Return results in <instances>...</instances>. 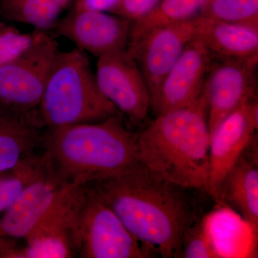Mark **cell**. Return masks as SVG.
<instances>
[{"label": "cell", "instance_id": "1", "mask_svg": "<svg viewBox=\"0 0 258 258\" xmlns=\"http://www.w3.org/2000/svg\"><path fill=\"white\" fill-rule=\"evenodd\" d=\"M154 254L180 257L186 231L200 220L191 189L169 182L142 163L87 184Z\"/></svg>", "mask_w": 258, "mask_h": 258}, {"label": "cell", "instance_id": "2", "mask_svg": "<svg viewBox=\"0 0 258 258\" xmlns=\"http://www.w3.org/2000/svg\"><path fill=\"white\" fill-rule=\"evenodd\" d=\"M139 161L181 187L208 193L210 133L205 87L191 104L158 114L136 132Z\"/></svg>", "mask_w": 258, "mask_h": 258}, {"label": "cell", "instance_id": "3", "mask_svg": "<svg viewBox=\"0 0 258 258\" xmlns=\"http://www.w3.org/2000/svg\"><path fill=\"white\" fill-rule=\"evenodd\" d=\"M42 146L47 168L61 184L87 185L140 162L137 134L122 113L98 123L47 128Z\"/></svg>", "mask_w": 258, "mask_h": 258}, {"label": "cell", "instance_id": "4", "mask_svg": "<svg viewBox=\"0 0 258 258\" xmlns=\"http://www.w3.org/2000/svg\"><path fill=\"white\" fill-rule=\"evenodd\" d=\"M38 107L47 128L98 123L121 113L101 92L86 52L78 47L59 52Z\"/></svg>", "mask_w": 258, "mask_h": 258}, {"label": "cell", "instance_id": "5", "mask_svg": "<svg viewBox=\"0 0 258 258\" xmlns=\"http://www.w3.org/2000/svg\"><path fill=\"white\" fill-rule=\"evenodd\" d=\"M75 251L85 258H146L154 254L87 185L78 188L71 228Z\"/></svg>", "mask_w": 258, "mask_h": 258}, {"label": "cell", "instance_id": "6", "mask_svg": "<svg viewBox=\"0 0 258 258\" xmlns=\"http://www.w3.org/2000/svg\"><path fill=\"white\" fill-rule=\"evenodd\" d=\"M78 187L61 184L47 166L5 211L0 220V236L26 240L40 231L70 228Z\"/></svg>", "mask_w": 258, "mask_h": 258}, {"label": "cell", "instance_id": "7", "mask_svg": "<svg viewBox=\"0 0 258 258\" xmlns=\"http://www.w3.org/2000/svg\"><path fill=\"white\" fill-rule=\"evenodd\" d=\"M60 51L47 31L35 29L32 43L18 57L0 66V103L23 111L37 108Z\"/></svg>", "mask_w": 258, "mask_h": 258}, {"label": "cell", "instance_id": "8", "mask_svg": "<svg viewBox=\"0 0 258 258\" xmlns=\"http://www.w3.org/2000/svg\"><path fill=\"white\" fill-rule=\"evenodd\" d=\"M96 77L103 94L134 123H143L151 108L149 88L127 48L98 57Z\"/></svg>", "mask_w": 258, "mask_h": 258}, {"label": "cell", "instance_id": "9", "mask_svg": "<svg viewBox=\"0 0 258 258\" xmlns=\"http://www.w3.org/2000/svg\"><path fill=\"white\" fill-rule=\"evenodd\" d=\"M258 104L245 102L222 120L210 137L208 194L217 202L225 176L257 137Z\"/></svg>", "mask_w": 258, "mask_h": 258}, {"label": "cell", "instance_id": "10", "mask_svg": "<svg viewBox=\"0 0 258 258\" xmlns=\"http://www.w3.org/2000/svg\"><path fill=\"white\" fill-rule=\"evenodd\" d=\"M217 60L212 62L205 84L210 137L227 115L255 98L257 89L258 56Z\"/></svg>", "mask_w": 258, "mask_h": 258}, {"label": "cell", "instance_id": "11", "mask_svg": "<svg viewBox=\"0 0 258 258\" xmlns=\"http://www.w3.org/2000/svg\"><path fill=\"white\" fill-rule=\"evenodd\" d=\"M195 37L191 20L156 29L127 46L143 75L150 93L151 103L164 78Z\"/></svg>", "mask_w": 258, "mask_h": 258}, {"label": "cell", "instance_id": "12", "mask_svg": "<svg viewBox=\"0 0 258 258\" xmlns=\"http://www.w3.org/2000/svg\"><path fill=\"white\" fill-rule=\"evenodd\" d=\"M214 60L205 44L194 37L164 78L151 108L158 115L193 103L203 93Z\"/></svg>", "mask_w": 258, "mask_h": 258}, {"label": "cell", "instance_id": "13", "mask_svg": "<svg viewBox=\"0 0 258 258\" xmlns=\"http://www.w3.org/2000/svg\"><path fill=\"white\" fill-rule=\"evenodd\" d=\"M131 25L130 20L106 12L72 10L55 28L80 50L99 57L127 48Z\"/></svg>", "mask_w": 258, "mask_h": 258}, {"label": "cell", "instance_id": "14", "mask_svg": "<svg viewBox=\"0 0 258 258\" xmlns=\"http://www.w3.org/2000/svg\"><path fill=\"white\" fill-rule=\"evenodd\" d=\"M40 112L23 111L0 103V174L13 170L43 145Z\"/></svg>", "mask_w": 258, "mask_h": 258}, {"label": "cell", "instance_id": "15", "mask_svg": "<svg viewBox=\"0 0 258 258\" xmlns=\"http://www.w3.org/2000/svg\"><path fill=\"white\" fill-rule=\"evenodd\" d=\"M257 140V139H256ZM255 139L225 176L217 203L235 209L250 227L258 230V164Z\"/></svg>", "mask_w": 258, "mask_h": 258}, {"label": "cell", "instance_id": "16", "mask_svg": "<svg viewBox=\"0 0 258 258\" xmlns=\"http://www.w3.org/2000/svg\"><path fill=\"white\" fill-rule=\"evenodd\" d=\"M195 37L217 60H240L258 56V28L226 23L198 15L193 19Z\"/></svg>", "mask_w": 258, "mask_h": 258}, {"label": "cell", "instance_id": "17", "mask_svg": "<svg viewBox=\"0 0 258 258\" xmlns=\"http://www.w3.org/2000/svg\"><path fill=\"white\" fill-rule=\"evenodd\" d=\"M208 0H158L142 18L132 22L128 45L156 29L190 21L201 14ZM127 45V46H128Z\"/></svg>", "mask_w": 258, "mask_h": 258}, {"label": "cell", "instance_id": "18", "mask_svg": "<svg viewBox=\"0 0 258 258\" xmlns=\"http://www.w3.org/2000/svg\"><path fill=\"white\" fill-rule=\"evenodd\" d=\"M74 0H0V15L10 21L47 31L55 28Z\"/></svg>", "mask_w": 258, "mask_h": 258}, {"label": "cell", "instance_id": "19", "mask_svg": "<svg viewBox=\"0 0 258 258\" xmlns=\"http://www.w3.org/2000/svg\"><path fill=\"white\" fill-rule=\"evenodd\" d=\"M20 247V258H68L74 256L75 249L67 230L41 232L29 237Z\"/></svg>", "mask_w": 258, "mask_h": 258}, {"label": "cell", "instance_id": "20", "mask_svg": "<svg viewBox=\"0 0 258 258\" xmlns=\"http://www.w3.org/2000/svg\"><path fill=\"white\" fill-rule=\"evenodd\" d=\"M200 15L258 28V0H208Z\"/></svg>", "mask_w": 258, "mask_h": 258}, {"label": "cell", "instance_id": "21", "mask_svg": "<svg viewBox=\"0 0 258 258\" xmlns=\"http://www.w3.org/2000/svg\"><path fill=\"white\" fill-rule=\"evenodd\" d=\"M180 257H220L212 240L206 217L200 218L185 232Z\"/></svg>", "mask_w": 258, "mask_h": 258}, {"label": "cell", "instance_id": "22", "mask_svg": "<svg viewBox=\"0 0 258 258\" xmlns=\"http://www.w3.org/2000/svg\"><path fill=\"white\" fill-rule=\"evenodd\" d=\"M35 31L22 32L13 27L0 28V66L18 57L33 41Z\"/></svg>", "mask_w": 258, "mask_h": 258}, {"label": "cell", "instance_id": "23", "mask_svg": "<svg viewBox=\"0 0 258 258\" xmlns=\"http://www.w3.org/2000/svg\"><path fill=\"white\" fill-rule=\"evenodd\" d=\"M121 0H74L73 10H96L110 13Z\"/></svg>", "mask_w": 258, "mask_h": 258}, {"label": "cell", "instance_id": "24", "mask_svg": "<svg viewBox=\"0 0 258 258\" xmlns=\"http://www.w3.org/2000/svg\"><path fill=\"white\" fill-rule=\"evenodd\" d=\"M1 176H1V174H0V177H1Z\"/></svg>", "mask_w": 258, "mask_h": 258}]
</instances>
